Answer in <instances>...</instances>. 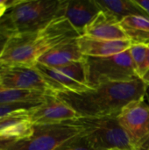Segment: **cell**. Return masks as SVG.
Listing matches in <instances>:
<instances>
[{"mask_svg":"<svg viewBox=\"0 0 149 150\" xmlns=\"http://www.w3.org/2000/svg\"><path fill=\"white\" fill-rule=\"evenodd\" d=\"M148 85L141 78L128 82L105 83L80 92H61L56 96L80 117L119 116L131 103L145 98Z\"/></svg>","mask_w":149,"mask_h":150,"instance_id":"cell-1","label":"cell"},{"mask_svg":"<svg viewBox=\"0 0 149 150\" xmlns=\"http://www.w3.org/2000/svg\"><path fill=\"white\" fill-rule=\"evenodd\" d=\"M80 36L67 18H59L42 31L11 36L0 56V62L8 66L34 67L46 52Z\"/></svg>","mask_w":149,"mask_h":150,"instance_id":"cell-2","label":"cell"},{"mask_svg":"<svg viewBox=\"0 0 149 150\" xmlns=\"http://www.w3.org/2000/svg\"><path fill=\"white\" fill-rule=\"evenodd\" d=\"M66 0H19L4 15L13 34L42 31L64 17Z\"/></svg>","mask_w":149,"mask_h":150,"instance_id":"cell-3","label":"cell"},{"mask_svg":"<svg viewBox=\"0 0 149 150\" xmlns=\"http://www.w3.org/2000/svg\"><path fill=\"white\" fill-rule=\"evenodd\" d=\"M65 123L80 127L81 135L94 150H133L118 116L80 117Z\"/></svg>","mask_w":149,"mask_h":150,"instance_id":"cell-4","label":"cell"},{"mask_svg":"<svg viewBox=\"0 0 149 150\" xmlns=\"http://www.w3.org/2000/svg\"><path fill=\"white\" fill-rule=\"evenodd\" d=\"M85 65L89 88L105 83L128 82L140 78L129 49L108 57H85Z\"/></svg>","mask_w":149,"mask_h":150,"instance_id":"cell-5","label":"cell"},{"mask_svg":"<svg viewBox=\"0 0 149 150\" xmlns=\"http://www.w3.org/2000/svg\"><path fill=\"white\" fill-rule=\"evenodd\" d=\"M81 133L80 127L68 123L34 125L30 137L15 142L7 150H56Z\"/></svg>","mask_w":149,"mask_h":150,"instance_id":"cell-6","label":"cell"},{"mask_svg":"<svg viewBox=\"0 0 149 150\" xmlns=\"http://www.w3.org/2000/svg\"><path fill=\"white\" fill-rule=\"evenodd\" d=\"M51 89L57 94L61 92L80 93L89 90L85 58L61 67H47L37 62L34 66Z\"/></svg>","mask_w":149,"mask_h":150,"instance_id":"cell-7","label":"cell"},{"mask_svg":"<svg viewBox=\"0 0 149 150\" xmlns=\"http://www.w3.org/2000/svg\"><path fill=\"white\" fill-rule=\"evenodd\" d=\"M118 119L133 150H149V103L147 99L131 103Z\"/></svg>","mask_w":149,"mask_h":150,"instance_id":"cell-8","label":"cell"},{"mask_svg":"<svg viewBox=\"0 0 149 150\" xmlns=\"http://www.w3.org/2000/svg\"><path fill=\"white\" fill-rule=\"evenodd\" d=\"M0 86L9 89L56 94L35 67L9 66L1 77Z\"/></svg>","mask_w":149,"mask_h":150,"instance_id":"cell-9","label":"cell"},{"mask_svg":"<svg viewBox=\"0 0 149 150\" xmlns=\"http://www.w3.org/2000/svg\"><path fill=\"white\" fill-rule=\"evenodd\" d=\"M29 116L34 125H54L74 120L80 116L56 94L48 95L40 105L28 109Z\"/></svg>","mask_w":149,"mask_h":150,"instance_id":"cell-10","label":"cell"},{"mask_svg":"<svg viewBox=\"0 0 149 150\" xmlns=\"http://www.w3.org/2000/svg\"><path fill=\"white\" fill-rule=\"evenodd\" d=\"M83 35L107 40H129L120 22L110 12L102 10L83 30Z\"/></svg>","mask_w":149,"mask_h":150,"instance_id":"cell-11","label":"cell"},{"mask_svg":"<svg viewBox=\"0 0 149 150\" xmlns=\"http://www.w3.org/2000/svg\"><path fill=\"white\" fill-rule=\"evenodd\" d=\"M34 130L28 109H19L0 118V138L22 140L30 137Z\"/></svg>","mask_w":149,"mask_h":150,"instance_id":"cell-12","label":"cell"},{"mask_svg":"<svg viewBox=\"0 0 149 150\" xmlns=\"http://www.w3.org/2000/svg\"><path fill=\"white\" fill-rule=\"evenodd\" d=\"M101 11L97 0H66L64 18L82 36L86 25Z\"/></svg>","mask_w":149,"mask_h":150,"instance_id":"cell-13","label":"cell"},{"mask_svg":"<svg viewBox=\"0 0 149 150\" xmlns=\"http://www.w3.org/2000/svg\"><path fill=\"white\" fill-rule=\"evenodd\" d=\"M77 44L85 57H108L128 50L133 43L130 40H107L82 35L77 39Z\"/></svg>","mask_w":149,"mask_h":150,"instance_id":"cell-14","label":"cell"},{"mask_svg":"<svg viewBox=\"0 0 149 150\" xmlns=\"http://www.w3.org/2000/svg\"><path fill=\"white\" fill-rule=\"evenodd\" d=\"M84 58L85 56H83L79 49L77 39H75L54 47L42 54L38 62L47 67L55 68L64 66L74 62L83 61Z\"/></svg>","mask_w":149,"mask_h":150,"instance_id":"cell-15","label":"cell"},{"mask_svg":"<svg viewBox=\"0 0 149 150\" xmlns=\"http://www.w3.org/2000/svg\"><path fill=\"white\" fill-rule=\"evenodd\" d=\"M48 95L51 94L35 91L9 89L0 86V106L15 104H26L37 106L43 103Z\"/></svg>","mask_w":149,"mask_h":150,"instance_id":"cell-16","label":"cell"},{"mask_svg":"<svg viewBox=\"0 0 149 150\" xmlns=\"http://www.w3.org/2000/svg\"><path fill=\"white\" fill-rule=\"evenodd\" d=\"M120 25L132 43L149 44V18L132 15L124 18Z\"/></svg>","mask_w":149,"mask_h":150,"instance_id":"cell-17","label":"cell"},{"mask_svg":"<svg viewBox=\"0 0 149 150\" xmlns=\"http://www.w3.org/2000/svg\"><path fill=\"white\" fill-rule=\"evenodd\" d=\"M102 10L112 13L119 22L132 15L148 17L134 0H97Z\"/></svg>","mask_w":149,"mask_h":150,"instance_id":"cell-18","label":"cell"},{"mask_svg":"<svg viewBox=\"0 0 149 150\" xmlns=\"http://www.w3.org/2000/svg\"><path fill=\"white\" fill-rule=\"evenodd\" d=\"M148 51V45L142 44V43H133L129 48V53L138 76L146 61Z\"/></svg>","mask_w":149,"mask_h":150,"instance_id":"cell-19","label":"cell"},{"mask_svg":"<svg viewBox=\"0 0 149 150\" xmlns=\"http://www.w3.org/2000/svg\"><path fill=\"white\" fill-rule=\"evenodd\" d=\"M56 150H94L87 141L80 134L79 136L69 140L62 144Z\"/></svg>","mask_w":149,"mask_h":150,"instance_id":"cell-20","label":"cell"},{"mask_svg":"<svg viewBox=\"0 0 149 150\" xmlns=\"http://www.w3.org/2000/svg\"><path fill=\"white\" fill-rule=\"evenodd\" d=\"M13 33L7 23L6 19L3 16L0 18V56L4 52V49L11 36H13Z\"/></svg>","mask_w":149,"mask_h":150,"instance_id":"cell-21","label":"cell"},{"mask_svg":"<svg viewBox=\"0 0 149 150\" xmlns=\"http://www.w3.org/2000/svg\"><path fill=\"white\" fill-rule=\"evenodd\" d=\"M32 107H35V106L31 105H26V104H15V105H1L0 106V118L9 112L16 111V110L30 109Z\"/></svg>","mask_w":149,"mask_h":150,"instance_id":"cell-22","label":"cell"},{"mask_svg":"<svg viewBox=\"0 0 149 150\" xmlns=\"http://www.w3.org/2000/svg\"><path fill=\"white\" fill-rule=\"evenodd\" d=\"M15 142L17 141L12 139L0 138V150H7Z\"/></svg>","mask_w":149,"mask_h":150,"instance_id":"cell-23","label":"cell"},{"mask_svg":"<svg viewBox=\"0 0 149 150\" xmlns=\"http://www.w3.org/2000/svg\"><path fill=\"white\" fill-rule=\"evenodd\" d=\"M134 2L149 18V0H141V1L134 0Z\"/></svg>","mask_w":149,"mask_h":150,"instance_id":"cell-24","label":"cell"},{"mask_svg":"<svg viewBox=\"0 0 149 150\" xmlns=\"http://www.w3.org/2000/svg\"><path fill=\"white\" fill-rule=\"evenodd\" d=\"M148 55H147L146 61H145V62H144V64H143V66H142V68H141V71H140V73H139L140 78H141V77L145 75V73L149 69V44H148Z\"/></svg>","mask_w":149,"mask_h":150,"instance_id":"cell-25","label":"cell"},{"mask_svg":"<svg viewBox=\"0 0 149 150\" xmlns=\"http://www.w3.org/2000/svg\"><path fill=\"white\" fill-rule=\"evenodd\" d=\"M8 67H9L8 65L4 64L3 62H0V80H1V77H2V76H3L4 72L6 70V69H7Z\"/></svg>","mask_w":149,"mask_h":150,"instance_id":"cell-26","label":"cell"},{"mask_svg":"<svg viewBox=\"0 0 149 150\" xmlns=\"http://www.w3.org/2000/svg\"><path fill=\"white\" fill-rule=\"evenodd\" d=\"M141 79L143 80V82H144L148 86H149V69L145 73V75L141 77Z\"/></svg>","mask_w":149,"mask_h":150,"instance_id":"cell-27","label":"cell"},{"mask_svg":"<svg viewBox=\"0 0 149 150\" xmlns=\"http://www.w3.org/2000/svg\"><path fill=\"white\" fill-rule=\"evenodd\" d=\"M7 8L5 7V6H4V5H0V18L6 13V11H7Z\"/></svg>","mask_w":149,"mask_h":150,"instance_id":"cell-28","label":"cell"},{"mask_svg":"<svg viewBox=\"0 0 149 150\" xmlns=\"http://www.w3.org/2000/svg\"><path fill=\"white\" fill-rule=\"evenodd\" d=\"M145 98L147 99V101L149 103V86H148L147 88V91H146V96H145Z\"/></svg>","mask_w":149,"mask_h":150,"instance_id":"cell-29","label":"cell"},{"mask_svg":"<svg viewBox=\"0 0 149 150\" xmlns=\"http://www.w3.org/2000/svg\"><path fill=\"white\" fill-rule=\"evenodd\" d=\"M112 150H121V149H112Z\"/></svg>","mask_w":149,"mask_h":150,"instance_id":"cell-30","label":"cell"}]
</instances>
